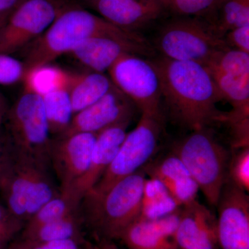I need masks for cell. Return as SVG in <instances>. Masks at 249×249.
<instances>
[{"instance_id":"cell-1","label":"cell","mask_w":249,"mask_h":249,"mask_svg":"<svg viewBox=\"0 0 249 249\" xmlns=\"http://www.w3.org/2000/svg\"><path fill=\"white\" fill-rule=\"evenodd\" d=\"M160 73L162 100L178 124L191 131L217 122L222 99L207 69L196 62L160 57L152 60Z\"/></svg>"},{"instance_id":"cell-2","label":"cell","mask_w":249,"mask_h":249,"mask_svg":"<svg viewBox=\"0 0 249 249\" xmlns=\"http://www.w3.org/2000/svg\"><path fill=\"white\" fill-rule=\"evenodd\" d=\"M98 36L150 46L140 34L122 30L101 16L79 8H65L45 33L27 46L23 61L26 70L52 63L64 54L71 53L85 41Z\"/></svg>"},{"instance_id":"cell-3","label":"cell","mask_w":249,"mask_h":249,"mask_svg":"<svg viewBox=\"0 0 249 249\" xmlns=\"http://www.w3.org/2000/svg\"><path fill=\"white\" fill-rule=\"evenodd\" d=\"M146 176L142 168L103 194L88 192L83 196L80 217L101 240H119L122 232L140 217Z\"/></svg>"},{"instance_id":"cell-4","label":"cell","mask_w":249,"mask_h":249,"mask_svg":"<svg viewBox=\"0 0 249 249\" xmlns=\"http://www.w3.org/2000/svg\"><path fill=\"white\" fill-rule=\"evenodd\" d=\"M49 167L12 151L9 165L0 178L3 204L24 223L60 193L51 177Z\"/></svg>"},{"instance_id":"cell-5","label":"cell","mask_w":249,"mask_h":249,"mask_svg":"<svg viewBox=\"0 0 249 249\" xmlns=\"http://www.w3.org/2000/svg\"><path fill=\"white\" fill-rule=\"evenodd\" d=\"M173 153L186 167L210 205L217 206L227 180L230 154L207 128L191 133L175 145Z\"/></svg>"},{"instance_id":"cell-6","label":"cell","mask_w":249,"mask_h":249,"mask_svg":"<svg viewBox=\"0 0 249 249\" xmlns=\"http://www.w3.org/2000/svg\"><path fill=\"white\" fill-rule=\"evenodd\" d=\"M162 57L207 65L218 52L228 48L224 39L199 17L177 16L163 26L155 39Z\"/></svg>"},{"instance_id":"cell-7","label":"cell","mask_w":249,"mask_h":249,"mask_svg":"<svg viewBox=\"0 0 249 249\" xmlns=\"http://www.w3.org/2000/svg\"><path fill=\"white\" fill-rule=\"evenodd\" d=\"M5 136L15 154L51 166L52 142L42 97L24 91L6 114Z\"/></svg>"},{"instance_id":"cell-8","label":"cell","mask_w":249,"mask_h":249,"mask_svg":"<svg viewBox=\"0 0 249 249\" xmlns=\"http://www.w3.org/2000/svg\"><path fill=\"white\" fill-rule=\"evenodd\" d=\"M162 129V115L142 114L137 127L126 135L110 165L89 192L103 194L123 178L142 169L158 150Z\"/></svg>"},{"instance_id":"cell-9","label":"cell","mask_w":249,"mask_h":249,"mask_svg":"<svg viewBox=\"0 0 249 249\" xmlns=\"http://www.w3.org/2000/svg\"><path fill=\"white\" fill-rule=\"evenodd\" d=\"M113 85L142 111L161 116V84L153 62L132 53H124L109 69Z\"/></svg>"},{"instance_id":"cell-10","label":"cell","mask_w":249,"mask_h":249,"mask_svg":"<svg viewBox=\"0 0 249 249\" xmlns=\"http://www.w3.org/2000/svg\"><path fill=\"white\" fill-rule=\"evenodd\" d=\"M65 6L55 0H26L0 29V53L11 54L38 38Z\"/></svg>"},{"instance_id":"cell-11","label":"cell","mask_w":249,"mask_h":249,"mask_svg":"<svg viewBox=\"0 0 249 249\" xmlns=\"http://www.w3.org/2000/svg\"><path fill=\"white\" fill-rule=\"evenodd\" d=\"M217 207L219 249H249V197L247 192L227 178Z\"/></svg>"},{"instance_id":"cell-12","label":"cell","mask_w":249,"mask_h":249,"mask_svg":"<svg viewBox=\"0 0 249 249\" xmlns=\"http://www.w3.org/2000/svg\"><path fill=\"white\" fill-rule=\"evenodd\" d=\"M97 134L77 133L52 139L51 166L59 181L60 193H69L88 169Z\"/></svg>"},{"instance_id":"cell-13","label":"cell","mask_w":249,"mask_h":249,"mask_svg":"<svg viewBox=\"0 0 249 249\" xmlns=\"http://www.w3.org/2000/svg\"><path fill=\"white\" fill-rule=\"evenodd\" d=\"M134 106L114 85L96 103L75 114L66 131L59 137L77 133L98 134L115 124L130 122Z\"/></svg>"},{"instance_id":"cell-14","label":"cell","mask_w":249,"mask_h":249,"mask_svg":"<svg viewBox=\"0 0 249 249\" xmlns=\"http://www.w3.org/2000/svg\"><path fill=\"white\" fill-rule=\"evenodd\" d=\"M88 4L108 22L136 34L166 11L160 0H92Z\"/></svg>"},{"instance_id":"cell-15","label":"cell","mask_w":249,"mask_h":249,"mask_svg":"<svg viewBox=\"0 0 249 249\" xmlns=\"http://www.w3.org/2000/svg\"><path fill=\"white\" fill-rule=\"evenodd\" d=\"M129 124L124 122L115 124L97 134L88 170L67 194L80 202L85 194L92 189L115 158L127 135Z\"/></svg>"},{"instance_id":"cell-16","label":"cell","mask_w":249,"mask_h":249,"mask_svg":"<svg viewBox=\"0 0 249 249\" xmlns=\"http://www.w3.org/2000/svg\"><path fill=\"white\" fill-rule=\"evenodd\" d=\"M179 249H219L217 217L197 200L181 208L176 231Z\"/></svg>"},{"instance_id":"cell-17","label":"cell","mask_w":249,"mask_h":249,"mask_svg":"<svg viewBox=\"0 0 249 249\" xmlns=\"http://www.w3.org/2000/svg\"><path fill=\"white\" fill-rule=\"evenodd\" d=\"M152 47L132 43L108 36H98L85 41L70 53L89 71L105 73L124 53L139 55L152 53Z\"/></svg>"},{"instance_id":"cell-18","label":"cell","mask_w":249,"mask_h":249,"mask_svg":"<svg viewBox=\"0 0 249 249\" xmlns=\"http://www.w3.org/2000/svg\"><path fill=\"white\" fill-rule=\"evenodd\" d=\"M181 209L174 213L152 220L138 219L121 234L127 249H179L176 231Z\"/></svg>"},{"instance_id":"cell-19","label":"cell","mask_w":249,"mask_h":249,"mask_svg":"<svg viewBox=\"0 0 249 249\" xmlns=\"http://www.w3.org/2000/svg\"><path fill=\"white\" fill-rule=\"evenodd\" d=\"M149 178L164 185L180 207L196 200L199 186L181 160L172 152L142 168Z\"/></svg>"},{"instance_id":"cell-20","label":"cell","mask_w":249,"mask_h":249,"mask_svg":"<svg viewBox=\"0 0 249 249\" xmlns=\"http://www.w3.org/2000/svg\"><path fill=\"white\" fill-rule=\"evenodd\" d=\"M113 86L109 77L103 73H72L68 92L73 115L96 103Z\"/></svg>"},{"instance_id":"cell-21","label":"cell","mask_w":249,"mask_h":249,"mask_svg":"<svg viewBox=\"0 0 249 249\" xmlns=\"http://www.w3.org/2000/svg\"><path fill=\"white\" fill-rule=\"evenodd\" d=\"M221 37L236 27L249 24V0H218L201 18Z\"/></svg>"},{"instance_id":"cell-22","label":"cell","mask_w":249,"mask_h":249,"mask_svg":"<svg viewBox=\"0 0 249 249\" xmlns=\"http://www.w3.org/2000/svg\"><path fill=\"white\" fill-rule=\"evenodd\" d=\"M72 73L51 63L32 67L24 77V91L40 97L58 90H68Z\"/></svg>"},{"instance_id":"cell-23","label":"cell","mask_w":249,"mask_h":249,"mask_svg":"<svg viewBox=\"0 0 249 249\" xmlns=\"http://www.w3.org/2000/svg\"><path fill=\"white\" fill-rule=\"evenodd\" d=\"M181 208L163 183L157 178H146L139 219H159L173 214Z\"/></svg>"},{"instance_id":"cell-24","label":"cell","mask_w":249,"mask_h":249,"mask_svg":"<svg viewBox=\"0 0 249 249\" xmlns=\"http://www.w3.org/2000/svg\"><path fill=\"white\" fill-rule=\"evenodd\" d=\"M80 203L70 194L60 193L28 219L23 227L22 237L29 235L45 224L79 212Z\"/></svg>"},{"instance_id":"cell-25","label":"cell","mask_w":249,"mask_h":249,"mask_svg":"<svg viewBox=\"0 0 249 249\" xmlns=\"http://www.w3.org/2000/svg\"><path fill=\"white\" fill-rule=\"evenodd\" d=\"M82 222L79 211L45 224L29 235L22 237V240L30 245L62 240H75L78 242Z\"/></svg>"},{"instance_id":"cell-26","label":"cell","mask_w":249,"mask_h":249,"mask_svg":"<svg viewBox=\"0 0 249 249\" xmlns=\"http://www.w3.org/2000/svg\"><path fill=\"white\" fill-rule=\"evenodd\" d=\"M51 135L61 136L70 125L73 112L68 90L49 93L42 97Z\"/></svg>"},{"instance_id":"cell-27","label":"cell","mask_w":249,"mask_h":249,"mask_svg":"<svg viewBox=\"0 0 249 249\" xmlns=\"http://www.w3.org/2000/svg\"><path fill=\"white\" fill-rule=\"evenodd\" d=\"M208 71L222 99L229 101L233 109L249 107V74Z\"/></svg>"},{"instance_id":"cell-28","label":"cell","mask_w":249,"mask_h":249,"mask_svg":"<svg viewBox=\"0 0 249 249\" xmlns=\"http://www.w3.org/2000/svg\"><path fill=\"white\" fill-rule=\"evenodd\" d=\"M217 122L226 124L230 128L233 150L249 147V107L221 112Z\"/></svg>"},{"instance_id":"cell-29","label":"cell","mask_w":249,"mask_h":249,"mask_svg":"<svg viewBox=\"0 0 249 249\" xmlns=\"http://www.w3.org/2000/svg\"><path fill=\"white\" fill-rule=\"evenodd\" d=\"M227 178L247 193L249 191V147L237 149L229 160Z\"/></svg>"},{"instance_id":"cell-30","label":"cell","mask_w":249,"mask_h":249,"mask_svg":"<svg viewBox=\"0 0 249 249\" xmlns=\"http://www.w3.org/2000/svg\"><path fill=\"white\" fill-rule=\"evenodd\" d=\"M165 9L177 16L203 18L218 0H160Z\"/></svg>"},{"instance_id":"cell-31","label":"cell","mask_w":249,"mask_h":249,"mask_svg":"<svg viewBox=\"0 0 249 249\" xmlns=\"http://www.w3.org/2000/svg\"><path fill=\"white\" fill-rule=\"evenodd\" d=\"M24 62L9 54L0 53V85H11L22 81L25 76Z\"/></svg>"},{"instance_id":"cell-32","label":"cell","mask_w":249,"mask_h":249,"mask_svg":"<svg viewBox=\"0 0 249 249\" xmlns=\"http://www.w3.org/2000/svg\"><path fill=\"white\" fill-rule=\"evenodd\" d=\"M223 39L228 48L249 53V24L228 31Z\"/></svg>"},{"instance_id":"cell-33","label":"cell","mask_w":249,"mask_h":249,"mask_svg":"<svg viewBox=\"0 0 249 249\" xmlns=\"http://www.w3.org/2000/svg\"><path fill=\"white\" fill-rule=\"evenodd\" d=\"M24 223L10 213L3 203L0 202V229H14L21 231Z\"/></svg>"},{"instance_id":"cell-34","label":"cell","mask_w":249,"mask_h":249,"mask_svg":"<svg viewBox=\"0 0 249 249\" xmlns=\"http://www.w3.org/2000/svg\"><path fill=\"white\" fill-rule=\"evenodd\" d=\"M29 245L30 249H79L78 242L75 240H55L36 245Z\"/></svg>"},{"instance_id":"cell-35","label":"cell","mask_w":249,"mask_h":249,"mask_svg":"<svg viewBox=\"0 0 249 249\" xmlns=\"http://www.w3.org/2000/svg\"><path fill=\"white\" fill-rule=\"evenodd\" d=\"M12 157V150L6 136L0 131V178L9 165Z\"/></svg>"},{"instance_id":"cell-36","label":"cell","mask_w":249,"mask_h":249,"mask_svg":"<svg viewBox=\"0 0 249 249\" xmlns=\"http://www.w3.org/2000/svg\"><path fill=\"white\" fill-rule=\"evenodd\" d=\"M26 0H0V13H11Z\"/></svg>"},{"instance_id":"cell-37","label":"cell","mask_w":249,"mask_h":249,"mask_svg":"<svg viewBox=\"0 0 249 249\" xmlns=\"http://www.w3.org/2000/svg\"><path fill=\"white\" fill-rule=\"evenodd\" d=\"M8 110H9V108L7 107L5 98L0 92V131H1V127L4 124Z\"/></svg>"},{"instance_id":"cell-38","label":"cell","mask_w":249,"mask_h":249,"mask_svg":"<svg viewBox=\"0 0 249 249\" xmlns=\"http://www.w3.org/2000/svg\"><path fill=\"white\" fill-rule=\"evenodd\" d=\"M6 249H30V247L27 242L21 239L20 240L16 241V242L11 243L6 247Z\"/></svg>"},{"instance_id":"cell-39","label":"cell","mask_w":249,"mask_h":249,"mask_svg":"<svg viewBox=\"0 0 249 249\" xmlns=\"http://www.w3.org/2000/svg\"><path fill=\"white\" fill-rule=\"evenodd\" d=\"M98 245L101 249H120L109 240H101Z\"/></svg>"},{"instance_id":"cell-40","label":"cell","mask_w":249,"mask_h":249,"mask_svg":"<svg viewBox=\"0 0 249 249\" xmlns=\"http://www.w3.org/2000/svg\"><path fill=\"white\" fill-rule=\"evenodd\" d=\"M11 13H0V29L4 27V24L7 22L9 16H11Z\"/></svg>"},{"instance_id":"cell-41","label":"cell","mask_w":249,"mask_h":249,"mask_svg":"<svg viewBox=\"0 0 249 249\" xmlns=\"http://www.w3.org/2000/svg\"><path fill=\"white\" fill-rule=\"evenodd\" d=\"M86 249H101L100 248L99 246H98V245L97 244V245H93V246L88 245V246H87Z\"/></svg>"},{"instance_id":"cell-42","label":"cell","mask_w":249,"mask_h":249,"mask_svg":"<svg viewBox=\"0 0 249 249\" xmlns=\"http://www.w3.org/2000/svg\"><path fill=\"white\" fill-rule=\"evenodd\" d=\"M83 1H87V2H89V1H92V0H83Z\"/></svg>"}]
</instances>
